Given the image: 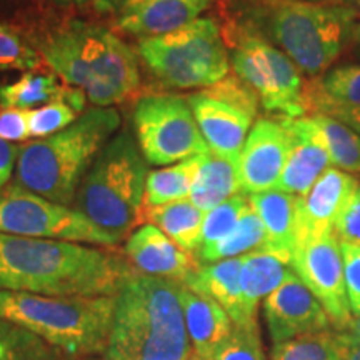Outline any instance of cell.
<instances>
[{"label": "cell", "mask_w": 360, "mask_h": 360, "mask_svg": "<svg viewBox=\"0 0 360 360\" xmlns=\"http://www.w3.org/2000/svg\"><path fill=\"white\" fill-rule=\"evenodd\" d=\"M119 127L120 114L112 107L85 110L62 132L20 147L15 184L70 207L90 165Z\"/></svg>", "instance_id": "obj_5"}, {"label": "cell", "mask_w": 360, "mask_h": 360, "mask_svg": "<svg viewBox=\"0 0 360 360\" xmlns=\"http://www.w3.org/2000/svg\"><path fill=\"white\" fill-rule=\"evenodd\" d=\"M134 129L143 159L150 165H174L210 152L193 112L179 96H148L137 102Z\"/></svg>", "instance_id": "obj_11"}, {"label": "cell", "mask_w": 360, "mask_h": 360, "mask_svg": "<svg viewBox=\"0 0 360 360\" xmlns=\"http://www.w3.org/2000/svg\"><path fill=\"white\" fill-rule=\"evenodd\" d=\"M347 47H350V51H352L355 57H360V20H355L352 30H350Z\"/></svg>", "instance_id": "obj_44"}, {"label": "cell", "mask_w": 360, "mask_h": 360, "mask_svg": "<svg viewBox=\"0 0 360 360\" xmlns=\"http://www.w3.org/2000/svg\"><path fill=\"white\" fill-rule=\"evenodd\" d=\"M19 152V146L0 139V193L6 191L7 182L11 180L13 170L17 169Z\"/></svg>", "instance_id": "obj_41"}, {"label": "cell", "mask_w": 360, "mask_h": 360, "mask_svg": "<svg viewBox=\"0 0 360 360\" xmlns=\"http://www.w3.org/2000/svg\"><path fill=\"white\" fill-rule=\"evenodd\" d=\"M345 334L355 337V339H360V314L354 315L352 321L349 323V328L345 330Z\"/></svg>", "instance_id": "obj_45"}, {"label": "cell", "mask_w": 360, "mask_h": 360, "mask_svg": "<svg viewBox=\"0 0 360 360\" xmlns=\"http://www.w3.org/2000/svg\"><path fill=\"white\" fill-rule=\"evenodd\" d=\"M309 119L332 165L347 174H360V135L330 117L310 115Z\"/></svg>", "instance_id": "obj_28"}, {"label": "cell", "mask_w": 360, "mask_h": 360, "mask_svg": "<svg viewBox=\"0 0 360 360\" xmlns=\"http://www.w3.org/2000/svg\"><path fill=\"white\" fill-rule=\"evenodd\" d=\"M49 2L57 4V6H84L89 0H49Z\"/></svg>", "instance_id": "obj_47"}, {"label": "cell", "mask_w": 360, "mask_h": 360, "mask_svg": "<svg viewBox=\"0 0 360 360\" xmlns=\"http://www.w3.org/2000/svg\"><path fill=\"white\" fill-rule=\"evenodd\" d=\"M240 193L237 160L225 159L212 150L202 155L188 199L204 212Z\"/></svg>", "instance_id": "obj_25"}, {"label": "cell", "mask_w": 360, "mask_h": 360, "mask_svg": "<svg viewBox=\"0 0 360 360\" xmlns=\"http://www.w3.org/2000/svg\"><path fill=\"white\" fill-rule=\"evenodd\" d=\"M262 307L274 345L332 328L321 300L295 272L264 300Z\"/></svg>", "instance_id": "obj_13"}, {"label": "cell", "mask_w": 360, "mask_h": 360, "mask_svg": "<svg viewBox=\"0 0 360 360\" xmlns=\"http://www.w3.org/2000/svg\"><path fill=\"white\" fill-rule=\"evenodd\" d=\"M125 254L135 269L152 277L182 283L199 267L191 252L180 249L155 225L146 224L134 231L125 244Z\"/></svg>", "instance_id": "obj_18"}, {"label": "cell", "mask_w": 360, "mask_h": 360, "mask_svg": "<svg viewBox=\"0 0 360 360\" xmlns=\"http://www.w3.org/2000/svg\"><path fill=\"white\" fill-rule=\"evenodd\" d=\"M265 249V229L262 220L249 207L238 220L237 227L217 244L199 247L197 249V262L209 265L220 260L242 257L250 252Z\"/></svg>", "instance_id": "obj_27"}, {"label": "cell", "mask_w": 360, "mask_h": 360, "mask_svg": "<svg viewBox=\"0 0 360 360\" xmlns=\"http://www.w3.org/2000/svg\"><path fill=\"white\" fill-rule=\"evenodd\" d=\"M305 89L339 105L360 107V64L327 70L322 77L305 82Z\"/></svg>", "instance_id": "obj_32"}, {"label": "cell", "mask_w": 360, "mask_h": 360, "mask_svg": "<svg viewBox=\"0 0 360 360\" xmlns=\"http://www.w3.org/2000/svg\"><path fill=\"white\" fill-rule=\"evenodd\" d=\"M270 360H344L339 332H319L276 344Z\"/></svg>", "instance_id": "obj_31"}, {"label": "cell", "mask_w": 360, "mask_h": 360, "mask_svg": "<svg viewBox=\"0 0 360 360\" xmlns=\"http://www.w3.org/2000/svg\"><path fill=\"white\" fill-rule=\"evenodd\" d=\"M180 299L193 352L210 360L215 350L232 334V319L215 300L187 289L186 285L180 290Z\"/></svg>", "instance_id": "obj_21"}, {"label": "cell", "mask_w": 360, "mask_h": 360, "mask_svg": "<svg viewBox=\"0 0 360 360\" xmlns=\"http://www.w3.org/2000/svg\"><path fill=\"white\" fill-rule=\"evenodd\" d=\"M40 56L94 107L115 105L141 84L139 60L122 39L101 25L70 20L40 44Z\"/></svg>", "instance_id": "obj_4"}, {"label": "cell", "mask_w": 360, "mask_h": 360, "mask_svg": "<svg viewBox=\"0 0 360 360\" xmlns=\"http://www.w3.org/2000/svg\"><path fill=\"white\" fill-rule=\"evenodd\" d=\"M188 360H209V359H204V357H200V355H197L195 352H193L191 357H188Z\"/></svg>", "instance_id": "obj_49"}, {"label": "cell", "mask_w": 360, "mask_h": 360, "mask_svg": "<svg viewBox=\"0 0 360 360\" xmlns=\"http://www.w3.org/2000/svg\"><path fill=\"white\" fill-rule=\"evenodd\" d=\"M65 101L79 112L85 105V96L79 89H67L52 74L29 72L24 77L0 87V107L4 109L34 110L47 103Z\"/></svg>", "instance_id": "obj_24"}, {"label": "cell", "mask_w": 360, "mask_h": 360, "mask_svg": "<svg viewBox=\"0 0 360 360\" xmlns=\"http://www.w3.org/2000/svg\"><path fill=\"white\" fill-rule=\"evenodd\" d=\"M240 267L242 257L199 265L195 272H192L184 282V285L215 300L229 314L233 326L252 327L257 326V322H250L245 314L240 290Z\"/></svg>", "instance_id": "obj_20"}, {"label": "cell", "mask_w": 360, "mask_h": 360, "mask_svg": "<svg viewBox=\"0 0 360 360\" xmlns=\"http://www.w3.org/2000/svg\"><path fill=\"white\" fill-rule=\"evenodd\" d=\"M29 137V110L0 107V139L13 143L25 142Z\"/></svg>", "instance_id": "obj_40"}, {"label": "cell", "mask_w": 360, "mask_h": 360, "mask_svg": "<svg viewBox=\"0 0 360 360\" xmlns=\"http://www.w3.org/2000/svg\"><path fill=\"white\" fill-rule=\"evenodd\" d=\"M200 162L202 155L148 174L146 182V207H159L188 199Z\"/></svg>", "instance_id": "obj_29"}, {"label": "cell", "mask_w": 360, "mask_h": 360, "mask_svg": "<svg viewBox=\"0 0 360 360\" xmlns=\"http://www.w3.org/2000/svg\"><path fill=\"white\" fill-rule=\"evenodd\" d=\"M210 360H267L260 342L259 326H233L232 334L215 350Z\"/></svg>", "instance_id": "obj_36"}, {"label": "cell", "mask_w": 360, "mask_h": 360, "mask_svg": "<svg viewBox=\"0 0 360 360\" xmlns=\"http://www.w3.org/2000/svg\"><path fill=\"white\" fill-rule=\"evenodd\" d=\"M0 232L98 247L119 244L80 210L45 199L17 184L0 193Z\"/></svg>", "instance_id": "obj_10"}, {"label": "cell", "mask_w": 360, "mask_h": 360, "mask_svg": "<svg viewBox=\"0 0 360 360\" xmlns=\"http://www.w3.org/2000/svg\"><path fill=\"white\" fill-rule=\"evenodd\" d=\"M281 122L289 134L290 150L276 188L304 197L330 169V157L319 142L307 115L300 119H282Z\"/></svg>", "instance_id": "obj_17"}, {"label": "cell", "mask_w": 360, "mask_h": 360, "mask_svg": "<svg viewBox=\"0 0 360 360\" xmlns=\"http://www.w3.org/2000/svg\"><path fill=\"white\" fill-rule=\"evenodd\" d=\"M141 0H92L94 8L98 13H105V15H120L127 8L135 6Z\"/></svg>", "instance_id": "obj_42"}, {"label": "cell", "mask_w": 360, "mask_h": 360, "mask_svg": "<svg viewBox=\"0 0 360 360\" xmlns=\"http://www.w3.org/2000/svg\"><path fill=\"white\" fill-rule=\"evenodd\" d=\"M42 60L17 27L0 20V70H35Z\"/></svg>", "instance_id": "obj_33"}, {"label": "cell", "mask_w": 360, "mask_h": 360, "mask_svg": "<svg viewBox=\"0 0 360 360\" xmlns=\"http://www.w3.org/2000/svg\"><path fill=\"white\" fill-rule=\"evenodd\" d=\"M187 102L210 150L225 159L238 160L255 112L229 101L214 89L193 94Z\"/></svg>", "instance_id": "obj_15"}, {"label": "cell", "mask_w": 360, "mask_h": 360, "mask_svg": "<svg viewBox=\"0 0 360 360\" xmlns=\"http://www.w3.org/2000/svg\"><path fill=\"white\" fill-rule=\"evenodd\" d=\"M204 210L193 205L191 199H182L159 207H147L143 220L160 229L180 249L197 252L200 247Z\"/></svg>", "instance_id": "obj_26"}, {"label": "cell", "mask_w": 360, "mask_h": 360, "mask_svg": "<svg viewBox=\"0 0 360 360\" xmlns=\"http://www.w3.org/2000/svg\"><path fill=\"white\" fill-rule=\"evenodd\" d=\"M334 233L339 242L360 245V184L337 219Z\"/></svg>", "instance_id": "obj_39"}, {"label": "cell", "mask_w": 360, "mask_h": 360, "mask_svg": "<svg viewBox=\"0 0 360 360\" xmlns=\"http://www.w3.org/2000/svg\"><path fill=\"white\" fill-rule=\"evenodd\" d=\"M210 2L212 0H141L120 13L117 25L135 37H160L199 19Z\"/></svg>", "instance_id": "obj_19"}, {"label": "cell", "mask_w": 360, "mask_h": 360, "mask_svg": "<svg viewBox=\"0 0 360 360\" xmlns=\"http://www.w3.org/2000/svg\"><path fill=\"white\" fill-rule=\"evenodd\" d=\"M233 25L282 51L309 77H322L349 45L357 13L340 4L227 0Z\"/></svg>", "instance_id": "obj_2"}, {"label": "cell", "mask_w": 360, "mask_h": 360, "mask_svg": "<svg viewBox=\"0 0 360 360\" xmlns=\"http://www.w3.org/2000/svg\"><path fill=\"white\" fill-rule=\"evenodd\" d=\"M250 207L262 220L265 229V250L292 259L295 245L297 197L270 188L249 195Z\"/></svg>", "instance_id": "obj_23"}, {"label": "cell", "mask_w": 360, "mask_h": 360, "mask_svg": "<svg viewBox=\"0 0 360 360\" xmlns=\"http://www.w3.org/2000/svg\"><path fill=\"white\" fill-rule=\"evenodd\" d=\"M147 175L139 143L122 130L90 165L75 195L77 210L120 242L143 219Z\"/></svg>", "instance_id": "obj_7"}, {"label": "cell", "mask_w": 360, "mask_h": 360, "mask_svg": "<svg viewBox=\"0 0 360 360\" xmlns=\"http://www.w3.org/2000/svg\"><path fill=\"white\" fill-rule=\"evenodd\" d=\"M337 4H340V6L350 8V11H354L355 13H357V15L360 13V0H339Z\"/></svg>", "instance_id": "obj_46"}, {"label": "cell", "mask_w": 360, "mask_h": 360, "mask_svg": "<svg viewBox=\"0 0 360 360\" xmlns=\"http://www.w3.org/2000/svg\"><path fill=\"white\" fill-rule=\"evenodd\" d=\"M290 139L282 122L260 119L250 129L237 160L240 193L252 195L276 188L285 167Z\"/></svg>", "instance_id": "obj_14"}, {"label": "cell", "mask_w": 360, "mask_h": 360, "mask_svg": "<svg viewBox=\"0 0 360 360\" xmlns=\"http://www.w3.org/2000/svg\"><path fill=\"white\" fill-rule=\"evenodd\" d=\"M342 350H344V360H360V339L345 334V332H339Z\"/></svg>", "instance_id": "obj_43"}, {"label": "cell", "mask_w": 360, "mask_h": 360, "mask_svg": "<svg viewBox=\"0 0 360 360\" xmlns=\"http://www.w3.org/2000/svg\"><path fill=\"white\" fill-rule=\"evenodd\" d=\"M182 283L135 272L115 295L107 360H188Z\"/></svg>", "instance_id": "obj_3"}, {"label": "cell", "mask_w": 360, "mask_h": 360, "mask_svg": "<svg viewBox=\"0 0 360 360\" xmlns=\"http://www.w3.org/2000/svg\"><path fill=\"white\" fill-rule=\"evenodd\" d=\"M292 269L312 294L321 300L332 327L345 332L352 321L344 278V260L335 233L295 244Z\"/></svg>", "instance_id": "obj_12"}, {"label": "cell", "mask_w": 360, "mask_h": 360, "mask_svg": "<svg viewBox=\"0 0 360 360\" xmlns=\"http://www.w3.org/2000/svg\"><path fill=\"white\" fill-rule=\"evenodd\" d=\"M304 2H312V4H332L339 2V0H304Z\"/></svg>", "instance_id": "obj_48"}, {"label": "cell", "mask_w": 360, "mask_h": 360, "mask_svg": "<svg viewBox=\"0 0 360 360\" xmlns=\"http://www.w3.org/2000/svg\"><path fill=\"white\" fill-rule=\"evenodd\" d=\"M231 62L237 77L257 96L265 110L282 119L305 117V82L299 67L282 51L259 35L233 25Z\"/></svg>", "instance_id": "obj_9"}, {"label": "cell", "mask_w": 360, "mask_h": 360, "mask_svg": "<svg viewBox=\"0 0 360 360\" xmlns=\"http://www.w3.org/2000/svg\"><path fill=\"white\" fill-rule=\"evenodd\" d=\"M304 105L305 114L310 115H326L330 119H335L347 125L354 130L355 134L360 135V107H349V105H339L326 98L319 97L317 94L310 92L304 87Z\"/></svg>", "instance_id": "obj_37"}, {"label": "cell", "mask_w": 360, "mask_h": 360, "mask_svg": "<svg viewBox=\"0 0 360 360\" xmlns=\"http://www.w3.org/2000/svg\"><path fill=\"white\" fill-rule=\"evenodd\" d=\"M249 207V199L244 193H238V195H233L232 199L225 200L220 205L214 207L212 210L205 212L204 224H202L200 247L217 244L227 237L237 227L238 220Z\"/></svg>", "instance_id": "obj_34"}, {"label": "cell", "mask_w": 360, "mask_h": 360, "mask_svg": "<svg viewBox=\"0 0 360 360\" xmlns=\"http://www.w3.org/2000/svg\"><path fill=\"white\" fill-rule=\"evenodd\" d=\"M342 260H344V278L347 289L350 312L360 314V245L339 242Z\"/></svg>", "instance_id": "obj_38"}, {"label": "cell", "mask_w": 360, "mask_h": 360, "mask_svg": "<svg viewBox=\"0 0 360 360\" xmlns=\"http://www.w3.org/2000/svg\"><path fill=\"white\" fill-rule=\"evenodd\" d=\"M65 355L27 328L0 317V360H64Z\"/></svg>", "instance_id": "obj_30"}, {"label": "cell", "mask_w": 360, "mask_h": 360, "mask_svg": "<svg viewBox=\"0 0 360 360\" xmlns=\"http://www.w3.org/2000/svg\"><path fill=\"white\" fill-rule=\"evenodd\" d=\"M359 184L352 174L330 167L314 184L307 195L297 197L295 244L334 233L337 219Z\"/></svg>", "instance_id": "obj_16"}, {"label": "cell", "mask_w": 360, "mask_h": 360, "mask_svg": "<svg viewBox=\"0 0 360 360\" xmlns=\"http://www.w3.org/2000/svg\"><path fill=\"white\" fill-rule=\"evenodd\" d=\"M79 110L69 102L58 101L29 110V130L30 137L45 139L53 134L62 132L79 119Z\"/></svg>", "instance_id": "obj_35"}, {"label": "cell", "mask_w": 360, "mask_h": 360, "mask_svg": "<svg viewBox=\"0 0 360 360\" xmlns=\"http://www.w3.org/2000/svg\"><path fill=\"white\" fill-rule=\"evenodd\" d=\"M115 297H52L0 290V317L27 328L64 354H105Z\"/></svg>", "instance_id": "obj_6"}, {"label": "cell", "mask_w": 360, "mask_h": 360, "mask_svg": "<svg viewBox=\"0 0 360 360\" xmlns=\"http://www.w3.org/2000/svg\"><path fill=\"white\" fill-rule=\"evenodd\" d=\"M137 53L152 75L175 89L212 87L229 74V56L217 22L199 17L175 32L142 39Z\"/></svg>", "instance_id": "obj_8"}, {"label": "cell", "mask_w": 360, "mask_h": 360, "mask_svg": "<svg viewBox=\"0 0 360 360\" xmlns=\"http://www.w3.org/2000/svg\"><path fill=\"white\" fill-rule=\"evenodd\" d=\"M294 274L292 259L270 250H255L242 255L240 290L250 322H257L260 300H265Z\"/></svg>", "instance_id": "obj_22"}, {"label": "cell", "mask_w": 360, "mask_h": 360, "mask_svg": "<svg viewBox=\"0 0 360 360\" xmlns=\"http://www.w3.org/2000/svg\"><path fill=\"white\" fill-rule=\"evenodd\" d=\"M135 272L112 250L0 232V290L115 297Z\"/></svg>", "instance_id": "obj_1"}]
</instances>
